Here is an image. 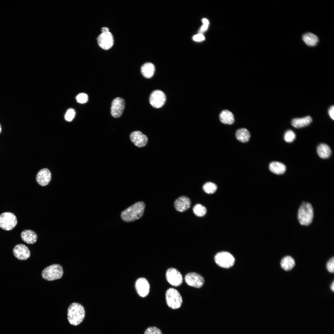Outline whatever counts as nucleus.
Returning a JSON list of instances; mask_svg holds the SVG:
<instances>
[{
    "mask_svg": "<svg viewBox=\"0 0 334 334\" xmlns=\"http://www.w3.org/2000/svg\"><path fill=\"white\" fill-rule=\"evenodd\" d=\"M13 253L15 257L21 260L27 259L30 255L28 248L23 244L16 245L13 249Z\"/></svg>",
    "mask_w": 334,
    "mask_h": 334,
    "instance_id": "ddd939ff",
    "label": "nucleus"
},
{
    "mask_svg": "<svg viewBox=\"0 0 334 334\" xmlns=\"http://www.w3.org/2000/svg\"><path fill=\"white\" fill-rule=\"evenodd\" d=\"M166 276L168 282L173 286H179L182 282V276L181 273L175 268L168 269L166 271Z\"/></svg>",
    "mask_w": 334,
    "mask_h": 334,
    "instance_id": "6e6552de",
    "label": "nucleus"
},
{
    "mask_svg": "<svg viewBox=\"0 0 334 334\" xmlns=\"http://www.w3.org/2000/svg\"><path fill=\"white\" fill-rule=\"evenodd\" d=\"M155 70L154 65L151 62H146L141 67V71L142 75L145 78H150L153 75Z\"/></svg>",
    "mask_w": 334,
    "mask_h": 334,
    "instance_id": "412c9836",
    "label": "nucleus"
},
{
    "mask_svg": "<svg viewBox=\"0 0 334 334\" xmlns=\"http://www.w3.org/2000/svg\"><path fill=\"white\" fill-rule=\"evenodd\" d=\"M51 179V174L49 170L44 168L40 170L36 177L37 182L40 185L44 186L47 185Z\"/></svg>",
    "mask_w": 334,
    "mask_h": 334,
    "instance_id": "f3484780",
    "label": "nucleus"
},
{
    "mask_svg": "<svg viewBox=\"0 0 334 334\" xmlns=\"http://www.w3.org/2000/svg\"><path fill=\"white\" fill-rule=\"evenodd\" d=\"M166 101V96L164 93L160 90H155L151 94L149 102L151 105L155 108H159L162 107Z\"/></svg>",
    "mask_w": 334,
    "mask_h": 334,
    "instance_id": "9d476101",
    "label": "nucleus"
},
{
    "mask_svg": "<svg viewBox=\"0 0 334 334\" xmlns=\"http://www.w3.org/2000/svg\"><path fill=\"white\" fill-rule=\"evenodd\" d=\"M22 240L28 244H33L37 241V236L36 233L31 230L26 229L23 231L21 233Z\"/></svg>",
    "mask_w": 334,
    "mask_h": 334,
    "instance_id": "a211bd4d",
    "label": "nucleus"
},
{
    "mask_svg": "<svg viewBox=\"0 0 334 334\" xmlns=\"http://www.w3.org/2000/svg\"><path fill=\"white\" fill-rule=\"evenodd\" d=\"M236 137L239 141L245 143L249 141L250 134L249 131L246 128H242L238 130L236 133Z\"/></svg>",
    "mask_w": 334,
    "mask_h": 334,
    "instance_id": "a878e982",
    "label": "nucleus"
},
{
    "mask_svg": "<svg viewBox=\"0 0 334 334\" xmlns=\"http://www.w3.org/2000/svg\"><path fill=\"white\" fill-rule=\"evenodd\" d=\"M328 113L329 116L333 120L334 119V106L333 105L330 107L328 109Z\"/></svg>",
    "mask_w": 334,
    "mask_h": 334,
    "instance_id": "f704fd0d",
    "label": "nucleus"
},
{
    "mask_svg": "<svg viewBox=\"0 0 334 334\" xmlns=\"http://www.w3.org/2000/svg\"><path fill=\"white\" fill-rule=\"evenodd\" d=\"M174 207L177 211L184 212L188 209L191 205L190 199L185 196H182L177 198L174 202Z\"/></svg>",
    "mask_w": 334,
    "mask_h": 334,
    "instance_id": "dca6fc26",
    "label": "nucleus"
},
{
    "mask_svg": "<svg viewBox=\"0 0 334 334\" xmlns=\"http://www.w3.org/2000/svg\"><path fill=\"white\" fill-rule=\"evenodd\" d=\"M97 41L99 46L105 50L110 49L114 42L113 36L109 31L102 32L97 37Z\"/></svg>",
    "mask_w": 334,
    "mask_h": 334,
    "instance_id": "9b49d317",
    "label": "nucleus"
},
{
    "mask_svg": "<svg viewBox=\"0 0 334 334\" xmlns=\"http://www.w3.org/2000/svg\"><path fill=\"white\" fill-rule=\"evenodd\" d=\"M296 135L294 132L292 130H289L285 132L284 139L286 142L291 143L293 141Z\"/></svg>",
    "mask_w": 334,
    "mask_h": 334,
    "instance_id": "c85d7f7f",
    "label": "nucleus"
},
{
    "mask_svg": "<svg viewBox=\"0 0 334 334\" xmlns=\"http://www.w3.org/2000/svg\"><path fill=\"white\" fill-rule=\"evenodd\" d=\"M85 315L84 307L80 304L74 302L71 304L67 310V318L71 325L76 326L83 320Z\"/></svg>",
    "mask_w": 334,
    "mask_h": 334,
    "instance_id": "f03ea898",
    "label": "nucleus"
},
{
    "mask_svg": "<svg viewBox=\"0 0 334 334\" xmlns=\"http://www.w3.org/2000/svg\"><path fill=\"white\" fill-rule=\"evenodd\" d=\"M313 217V210L311 204L303 202L300 206L298 212V218L302 225H308L312 222Z\"/></svg>",
    "mask_w": 334,
    "mask_h": 334,
    "instance_id": "7ed1b4c3",
    "label": "nucleus"
},
{
    "mask_svg": "<svg viewBox=\"0 0 334 334\" xmlns=\"http://www.w3.org/2000/svg\"><path fill=\"white\" fill-rule=\"evenodd\" d=\"M205 39L204 36L202 33H199L193 37V40L196 41H200Z\"/></svg>",
    "mask_w": 334,
    "mask_h": 334,
    "instance_id": "72a5a7b5",
    "label": "nucleus"
},
{
    "mask_svg": "<svg viewBox=\"0 0 334 334\" xmlns=\"http://www.w3.org/2000/svg\"><path fill=\"white\" fill-rule=\"evenodd\" d=\"M76 99L78 102L81 104H84L88 101V96L86 94L81 93L76 96Z\"/></svg>",
    "mask_w": 334,
    "mask_h": 334,
    "instance_id": "c756f323",
    "label": "nucleus"
},
{
    "mask_svg": "<svg viewBox=\"0 0 334 334\" xmlns=\"http://www.w3.org/2000/svg\"><path fill=\"white\" fill-rule=\"evenodd\" d=\"M145 207V204L143 202H138L122 212L121 219L127 222L139 219L143 216Z\"/></svg>",
    "mask_w": 334,
    "mask_h": 334,
    "instance_id": "f257e3e1",
    "label": "nucleus"
},
{
    "mask_svg": "<svg viewBox=\"0 0 334 334\" xmlns=\"http://www.w3.org/2000/svg\"><path fill=\"white\" fill-rule=\"evenodd\" d=\"M216 185L212 182H208L205 183L203 186V191L206 193L210 194L214 193L217 190Z\"/></svg>",
    "mask_w": 334,
    "mask_h": 334,
    "instance_id": "cd10ccee",
    "label": "nucleus"
},
{
    "mask_svg": "<svg viewBox=\"0 0 334 334\" xmlns=\"http://www.w3.org/2000/svg\"><path fill=\"white\" fill-rule=\"evenodd\" d=\"M63 273L62 267L58 264L51 265L45 268L41 272L42 277L48 281H52L62 278Z\"/></svg>",
    "mask_w": 334,
    "mask_h": 334,
    "instance_id": "20e7f679",
    "label": "nucleus"
},
{
    "mask_svg": "<svg viewBox=\"0 0 334 334\" xmlns=\"http://www.w3.org/2000/svg\"><path fill=\"white\" fill-rule=\"evenodd\" d=\"M144 334H162L160 329L155 327H150L145 331Z\"/></svg>",
    "mask_w": 334,
    "mask_h": 334,
    "instance_id": "2f4dec72",
    "label": "nucleus"
},
{
    "mask_svg": "<svg viewBox=\"0 0 334 334\" xmlns=\"http://www.w3.org/2000/svg\"><path fill=\"white\" fill-rule=\"evenodd\" d=\"M1 130H2L1 127V125L0 124V133H1Z\"/></svg>",
    "mask_w": 334,
    "mask_h": 334,
    "instance_id": "ea45409f",
    "label": "nucleus"
},
{
    "mask_svg": "<svg viewBox=\"0 0 334 334\" xmlns=\"http://www.w3.org/2000/svg\"><path fill=\"white\" fill-rule=\"evenodd\" d=\"M302 38L305 44L310 47L316 46L319 42L318 37L310 32H306L303 34Z\"/></svg>",
    "mask_w": 334,
    "mask_h": 334,
    "instance_id": "aec40b11",
    "label": "nucleus"
},
{
    "mask_svg": "<svg viewBox=\"0 0 334 334\" xmlns=\"http://www.w3.org/2000/svg\"><path fill=\"white\" fill-rule=\"evenodd\" d=\"M202 21L203 24L208 25L209 22L208 20L206 18H203L202 19Z\"/></svg>",
    "mask_w": 334,
    "mask_h": 334,
    "instance_id": "4c0bfd02",
    "label": "nucleus"
},
{
    "mask_svg": "<svg viewBox=\"0 0 334 334\" xmlns=\"http://www.w3.org/2000/svg\"><path fill=\"white\" fill-rule=\"evenodd\" d=\"M101 31L102 32H107L109 31V29L107 27H103L101 28Z\"/></svg>",
    "mask_w": 334,
    "mask_h": 334,
    "instance_id": "e433bc0d",
    "label": "nucleus"
},
{
    "mask_svg": "<svg viewBox=\"0 0 334 334\" xmlns=\"http://www.w3.org/2000/svg\"><path fill=\"white\" fill-rule=\"evenodd\" d=\"M75 111L73 109H69L65 113V119L67 121L71 122L75 117Z\"/></svg>",
    "mask_w": 334,
    "mask_h": 334,
    "instance_id": "7c9ffc66",
    "label": "nucleus"
},
{
    "mask_svg": "<svg viewBox=\"0 0 334 334\" xmlns=\"http://www.w3.org/2000/svg\"><path fill=\"white\" fill-rule=\"evenodd\" d=\"M317 152L319 156L323 159L329 158L332 153L330 147L325 143H321L317 148Z\"/></svg>",
    "mask_w": 334,
    "mask_h": 334,
    "instance_id": "b1692460",
    "label": "nucleus"
},
{
    "mask_svg": "<svg viewBox=\"0 0 334 334\" xmlns=\"http://www.w3.org/2000/svg\"><path fill=\"white\" fill-rule=\"evenodd\" d=\"M185 280L189 285L196 288L201 287L204 283V280L200 275L195 272H190L185 277Z\"/></svg>",
    "mask_w": 334,
    "mask_h": 334,
    "instance_id": "1a4fd4ad",
    "label": "nucleus"
},
{
    "mask_svg": "<svg viewBox=\"0 0 334 334\" xmlns=\"http://www.w3.org/2000/svg\"><path fill=\"white\" fill-rule=\"evenodd\" d=\"M135 287L138 293L141 297L146 296L149 293L150 285L148 280L145 278L138 279L136 282Z\"/></svg>",
    "mask_w": 334,
    "mask_h": 334,
    "instance_id": "4468645a",
    "label": "nucleus"
},
{
    "mask_svg": "<svg viewBox=\"0 0 334 334\" xmlns=\"http://www.w3.org/2000/svg\"><path fill=\"white\" fill-rule=\"evenodd\" d=\"M269 169L270 170L274 173L281 174L285 173L286 167L285 165L282 163L274 161L270 164Z\"/></svg>",
    "mask_w": 334,
    "mask_h": 334,
    "instance_id": "393cba45",
    "label": "nucleus"
},
{
    "mask_svg": "<svg viewBox=\"0 0 334 334\" xmlns=\"http://www.w3.org/2000/svg\"><path fill=\"white\" fill-rule=\"evenodd\" d=\"M326 268L328 272L333 273L334 272V257L331 258L327 262Z\"/></svg>",
    "mask_w": 334,
    "mask_h": 334,
    "instance_id": "473e14b6",
    "label": "nucleus"
},
{
    "mask_svg": "<svg viewBox=\"0 0 334 334\" xmlns=\"http://www.w3.org/2000/svg\"><path fill=\"white\" fill-rule=\"evenodd\" d=\"M310 116H307L302 118H295L292 119V125L295 128H300L309 125L312 122Z\"/></svg>",
    "mask_w": 334,
    "mask_h": 334,
    "instance_id": "6ab92c4d",
    "label": "nucleus"
},
{
    "mask_svg": "<svg viewBox=\"0 0 334 334\" xmlns=\"http://www.w3.org/2000/svg\"><path fill=\"white\" fill-rule=\"evenodd\" d=\"M294 259L289 255L284 257L281 260L280 265L281 268L285 271L291 270L295 266Z\"/></svg>",
    "mask_w": 334,
    "mask_h": 334,
    "instance_id": "5701e85b",
    "label": "nucleus"
},
{
    "mask_svg": "<svg viewBox=\"0 0 334 334\" xmlns=\"http://www.w3.org/2000/svg\"><path fill=\"white\" fill-rule=\"evenodd\" d=\"M166 300L168 306L173 309L180 308L182 303V296L176 289L170 288L168 289L166 293Z\"/></svg>",
    "mask_w": 334,
    "mask_h": 334,
    "instance_id": "39448f33",
    "label": "nucleus"
},
{
    "mask_svg": "<svg viewBox=\"0 0 334 334\" xmlns=\"http://www.w3.org/2000/svg\"><path fill=\"white\" fill-rule=\"evenodd\" d=\"M330 288H331V289L332 290V291L333 292H334V281H333L332 283V284H331V286H330Z\"/></svg>",
    "mask_w": 334,
    "mask_h": 334,
    "instance_id": "58836bf2",
    "label": "nucleus"
},
{
    "mask_svg": "<svg viewBox=\"0 0 334 334\" xmlns=\"http://www.w3.org/2000/svg\"><path fill=\"white\" fill-rule=\"evenodd\" d=\"M219 119L221 122L224 124L231 125L234 121L233 114L230 111L224 110L222 111L219 115Z\"/></svg>",
    "mask_w": 334,
    "mask_h": 334,
    "instance_id": "4be33fe9",
    "label": "nucleus"
},
{
    "mask_svg": "<svg viewBox=\"0 0 334 334\" xmlns=\"http://www.w3.org/2000/svg\"><path fill=\"white\" fill-rule=\"evenodd\" d=\"M125 106V101L121 97H117L112 101L111 108V114L115 118L120 117L122 114Z\"/></svg>",
    "mask_w": 334,
    "mask_h": 334,
    "instance_id": "f8f14e48",
    "label": "nucleus"
},
{
    "mask_svg": "<svg viewBox=\"0 0 334 334\" xmlns=\"http://www.w3.org/2000/svg\"><path fill=\"white\" fill-rule=\"evenodd\" d=\"M193 211L194 214L198 217L204 216L207 212L205 207L200 204L195 205L193 208Z\"/></svg>",
    "mask_w": 334,
    "mask_h": 334,
    "instance_id": "bb28decb",
    "label": "nucleus"
},
{
    "mask_svg": "<svg viewBox=\"0 0 334 334\" xmlns=\"http://www.w3.org/2000/svg\"><path fill=\"white\" fill-rule=\"evenodd\" d=\"M208 25L203 24L199 30V33H201L207 30L208 28Z\"/></svg>",
    "mask_w": 334,
    "mask_h": 334,
    "instance_id": "c9c22d12",
    "label": "nucleus"
},
{
    "mask_svg": "<svg viewBox=\"0 0 334 334\" xmlns=\"http://www.w3.org/2000/svg\"><path fill=\"white\" fill-rule=\"evenodd\" d=\"M130 139L131 142L139 147L145 146L148 141L147 136L139 131L132 132L130 135Z\"/></svg>",
    "mask_w": 334,
    "mask_h": 334,
    "instance_id": "2eb2a0df",
    "label": "nucleus"
},
{
    "mask_svg": "<svg viewBox=\"0 0 334 334\" xmlns=\"http://www.w3.org/2000/svg\"><path fill=\"white\" fill-rule=\"evenodd\" d=\"M214 260L217 265L225 268L231 267L235 262V259L232 255L226 251L217 253L215 256Z\"/></svg>",
    "mask_w": 334,
    "mask_h": 334,
    "instance_id": "0eeeda50",
    "label": "nucleus"
},
{
    "mask_svg": "<svg viewBox=\"0 0 334 334\" xmlns=\"http://www.w3.org/2000/svg\"><path fill=\"white\" fill-rule=\"evenodd\" d=\"M17 220L13 213L8 212L2 213L0 215V227L6 230H10L16 225Z\"/></svg>",
    "mask_w": 334,
    "mask_h": 334,
    "instance_id": "423d86ee",
    "label": "nucleus"
}]
</instances>
